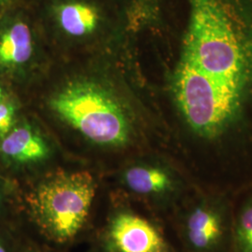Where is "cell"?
<instances>
[{
    "label": "cell",
    "instance_id": "30bf717a",
    "mask_svg": "<svg viewBox=\"0 0 252 252\" xmlns=\"http://www.w3.org/2000/svg\"><path fill=\"white\" fill-rule=\"evenodd\" d=\"M230 252H252V184L233 194Z\"/></svg>",
    "mask_w": 252,
    "mask_h": 252
},
{
    "label": "cell",
    "instance_id": "4fadbf2b",
    "mask_svg": "<svg viewBox=\"0 0 252 252\" xmlns=\"http://www.w3.org/2000/svg\"><path fill=\"white\" fill-rule=\"evenodd\" d=\"M0 252H9L8 244L1 234H0Z\"/></svg>",
    "mask_w": 252,
    "mask_h": 252
},
{
    "label": "cell",
    "instance_id": "52a82bcc",
    "mask_svg": "<svg viewBox=\"0 0 252 252\" xmlns=\"http://www.w3.org/2000/svg\"><path fill=\"white\" fill-rule=\"evenodd\" d=\"M102 0H46V18L66 36L83 37L95 33L108 20Z\"/></svg>",
    "mask_w": 252,
    "mask_h": 252
},
{
    "label": "cell",
    "instance_id": "7c38bea8",
    "mask_svg": "<svg viewBox=\"0 0 252 252\" xmlns=\"http://www.w3.org/2000/svg\"><path fill=\"white\" fill-rule=\"evenodd\" d=\"M19 0H0V10L11 7L13 4L18 2Z\"/></svg>",
    "mask_w": 252,
    "mask_h": 252
},
{
    "label": "cell",
    "instance_id": "3957f363",
    "mask_svg": "<svg viewBox=\"0 0 252 252\" xmlns=\"http://www.w3.org/2000/svg\"><path fill=\"white\" fill-rule=\"evenodd\" d=\"M97 192L98 184L91 172H56L39 180L28 192V214L46 241L68 246L90 225Z\"/></svg>",
    "mask_w": 252,
    "mask_h": 252
},
{
    "label": "cell",
    "instance_id": "5bb4252c",
    "mask_svg": "<svg viewBox=\"0 0 252 252\" xmlns=\"http://www.w3.org/2000/svg\"><path fill=\"white\" fill-rule=\"evenodd\" d=\"M24 252H50L49 250H47V249H44V248H39V247H30V248H28L27 250H25Z\"/></svg>",
    "mask_w": 252,
    "mask_h": 252
},
{
    "label": "cell",
    "instance_id": "7a4b0ae2",
    "mask_svg": "<svg viewBox=\"0 0 252 252\" xmlns=\"http://www.w3.org/2000/svg\"><path fill=\"white\" fill-rule=\"evenodd\" d=\"M55 113L92 144L104 149L152 150L150 132L108 91L77 81L51 99Z\"/></svg>",
    "mask_w": 252,
    "mask_h": 252
},
{
    "label": "cell",
    "instance_id": "277c9868",
    "mask_svg": "<svg viewBox=\"0 0 252 252\" xmlns=\"http://www.w3.org/2000/svg\"><path fill=\"white\" fill-rule=\"evenodd\" d=\"M166 223L179 252H230L233 194L195 187Z\"/></svg>",
    "mask_w": 252,
    "mask_h": 252
},
{
    "label": "cell",
    "instance_id": "8992f818",
    "mask_svg": "<svg viewBox=\"0 0 252 252\" xmlns=\"http://www.w3.org/2000/svg\"><path fill=\"white\" fill-rule=\"evenodd\" d=\"M96 239L97 252H179L164 220L119 194Z\"/></svg>",
    "mask_w": 252,
    "mask_h": 252
},
{
    "label": "cell",
    "instance_id": "2e32d148",
    "mask_svg": "<svg viewBox=\"0 0 252 252\" xmlns=\"http://www.w3.org/2000/svg\"><path fill=\"white\" fill-rule=\"evenodd\" d=\"M2 96H3V91L0 88V101L2 99Z\"/></svg>",
    "mask_w": 252,
    "mask_h": 252
},
{
    "label": "cell",
    "instance_id": "9a60e30c",
    "mask_svg": "<svg viewBox=\"0 0 252 252\" xmlns=\"http://www.w3.org/2000/svg\"><path fill=\"white\" fill-rule=\"evenodd\" d=\"M5 204H6V198H4V195L0 189V213L3 211V209L5 207Z\"/></svg>",
    "mask_w": 252,
    "mask_h": 252
},
{
    "label": "cell",
    "instance_id": "6da1fadb",
    "mask_svg": "<svg viewBox=\"0 0 252 252\" xmlns=\"http://www.w3.org/2000/svg\"><path fill=\"white\" fill-rule=\"evenodd\" d=\"M136 29L166 40L161 152L192 184H252V0H135Z\"/></svg>",
    "mask_w": 252,
    "mask_h": 252
},
{
    "label": "cell",
    "instance_id": "5b68a950",
    "mask_svg": "<svg viewBox=\"0 0 252 252\" xmlns=\"http://www.w3.org/2000/svg\"><path fill=\"white\" fill-rule=\"evenodd\" d=\"M120 194L166 221L195 188L180 166L160 151L138 154L119 176Z\"/></svg>",
    "mask_w": 252,
    "mask_h": 252
},
{
    "label": "cell",
    "instance_id": "ba28073f",
    "mask_svg": "<svg viewBox=\"0 0 252 252\" xmlns=\"http://www.w3.org/2000/svg\"><path fill=\"white\" fill-rule=\"evenodd\" d=\"M0 153L14 164L31 166L47 162L52 156V147L39 132L24 125L12 128L0 140Z\"/></svg>",
    "mask_w": 252,
    "mask_h": 252
},
{
    "label": "cell",
    "instance_id": "8fae6325",
    "mask_svg": "<svg viewBox=\"0 0 252 252\" xmlns=\"http://www.w3.org/2000/svg\"><path fill=\"white\" fill-rule=\"evenodd\" d=\"M14 107L9 102L0 101V140L12 129Z\"/></svg>",
    "mask_w": 252,
    "mask_h": 252
},
{
    "label": "cell",
    "instance_id": "9c48e42d",
    "mask_svg": "<svg viewBox=\"0 0 252 252\" xmlns=\"http://www.w3.org/2000/svg\"><path fill=\"white\" fill-rule=\"evenodd\" d=\"M33 33L22 16L8 17L0 27V66L18 67L27 63L34 52Z\"/></svg>",
    "mask_w": 252,
    "mask_h": 252
}]
</instances>
